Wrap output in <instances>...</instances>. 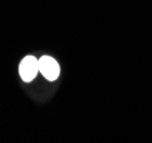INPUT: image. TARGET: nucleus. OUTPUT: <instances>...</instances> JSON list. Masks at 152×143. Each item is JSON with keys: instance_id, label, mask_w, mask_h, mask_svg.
<instances>
[{"instance_id": "f257e3e1", "label": "nucleus", "mask_w": 152, "mask_h": 143, "mask_svg": "<svg viewBox=\"0 0 152 143\" xmlns=\"http://www.w3.org/2000/svg\"><path fill=\"white\" fill-rule=\"evenodd\" d=\"M39 72L49 81H55L61 72L58 62L52 56L44 55L39 59Z\"/></svg>"}, {"instance_id": "f03ea898", "label": "nucleus", "mask_w": 152, "mask_h": 143, "mask_svg": "<svg viewBox=\"0 0 152 143\" xmlns=\"http://www.w3.org/2000/svg\"><path fill=\"white\" fill-rule=\"evenodd\" d=\"M18 72L23 81L25 83L32 81L39 72V60L32 55L25 56L20 63Z\"/></svg>"}]
</instances>
